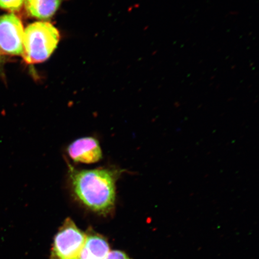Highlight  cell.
I'll return each mask as SVG.
<instances>
[{
	"mask_svg": "<svg viewBox=\"0 0 259 259\" xmlns=\"http://www.w3.org/2000/svg\"><path fill=\"white\" fill-rule=\"evenodd\" d=\"M109 252V246L106 239L101 235L91 234L87 236L78 259H105Z\"/></svg>",
	"mask_w": 259,
	"mask_h": 259,
	"instance_id": "cell-6",
	"label": "cell"
},
{
	"mask_svg": "<svg viewBox=\"0 0 259 259\" xmlns=\"http://www.w3.org/2000/svg\"><path fill=\"white\" fill-rule=\"evenodd\" d=\"M24 33L23 25L17 16H0V51L11 56L22 55Z\"/></svg>",
	"mask_w": 259,
	"mask_h": 259,
	"instance_id": "cell-4",
	"label": "cell"
},
{
	"mask_svg": "<svg viewBox=\"0 0 259 259\" xmlns=\"http://www.w3.org/2000/svg\"><path fill=\"white\" fill-rule=\"evenodd\" d=\"M60 33L48 22H37L25 29L22 56L26 62L34 64L47 60L57 47Z\"/></svg>",
	"mask_w": 259,
	"mask_h": 259,
	"instance_id": "cell-2",
	"label": "cell"
},
{
	"mask_svg": "<svg viewBox=\"0 0 259 259\" xmlns=\"http://www.w3.org/2000/svg\"><path fill=\"white\" fill-rule=\"evenodd\" d=\"M0 63H1V57H0Z\"/></svg>",
	"mask_w": 259,
	"mask_h": 259,
	"instance_id": "cell-10",
	"label": "cell"
},
{
	"mask_svg": "<svg viewBox=\"0 0 259 259\" xmlns=\"http://www.w3.org/2000/svg\"><path fill=\"white\" fill-rule=\"evenodd\" d=\"M28 14L40 19H48L53 16L61 5V0H25Z\"/></svg>",
	"mask_w": 259,
	"mask_h": 259,
	"instance_id": "cell-7",
	"label": "cell"
},
{
	"mask_svg": "<svg viewBox=\"0 0 259 259\" xmlns=\"http://www.w3.org/2000/svg\"><path fill=\"white\" fill-rule=\"evenodd\" d=\"M87 235L67 219L54 238L51 259H78Z\"/></svg>",
	"mask_w": 259,
	"mask_h": 259,
	"instance_id": "cell-3",
	"label": "cell"
},
{
	"mask_svg": "<svg viewBox=\"0 0 259 259\" xmlns=\"http://www.w3.org/2000/svg\"><path fill=\"white\" fill-rule=\"evenodd\" d=\"M67 153L71 159L80 163H95L102 158L99 142L93 137H84L74 141L68 147Z\"/></svg>",
	"mask_w": 259,
	"mask_h": 259,
	"instance_id": "cell-5",
	"label": "cell"
},
{
	"mask_svg": "<svg viewBox=\"0 0 259 259\" xmlns=\"http://www.w3.org/2000/svg\"><path fill=\"white\" fill-rule=\"evenodd\" d=\"M122 171L111 167L79 170L69 166V183L73 196L92 211L106 214L114 208L116 184Z\"/></svg>",
	"mask_w": 259,
	"mask_h": 259,
	"instance_id": "cell-1",
	"label": "cell"
},
{
	"mask_svg": "<svg viewBox=\"0 0 259 259\" xmlns=\"http://www.w3.org/2000/svg\"><path fill=\"white\" fill-rule=\"evenodd\" d=\"M105 259H130L124 252L114 250L109 251Z\"/></svg>",
	"mask_w": 259,
	"mask_h": 259,
	"instance_id": "cell-9",
	"label": "cell"
},
{
	"mask_svg": "<svg viewBox=\"0 0 259 259\" xmlns=\"http://www.w3.org/2000/svg\"><path fill=\"white\" fill-rule=\"evenodd\" d=\"M24 2L25 0H0V8L12 12L18 11Z\"/></svg>",
	"mask_w": 259,
	"mask_h": 259,
	"instance_id": "cell-8",
	"label": "cell"
}]
</instances>
